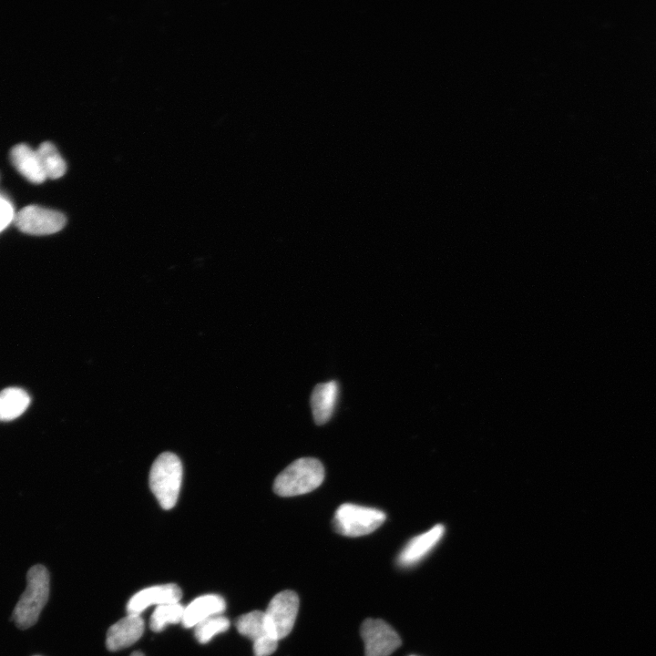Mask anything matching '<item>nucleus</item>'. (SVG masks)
Masks as SVG:
<instances>
[{
  "mask_svg": "<svg viewBox=\"0 0 656 656\" xmlns=\"http://www.w3.org/2000/svg\"><path fill=\"white\" fill-rule=\"evenodd\" d=\"M49 595V573L42 565L31 567L26 574V588L20 596L11 620L20 630L33 626L38 620Z\"/></svg>",
  "mask_w": 656,
  "mask_h": 656,
  "instance_id": "1",
  "label": "nucleus"
},
{
  "mask_svg": "<svg viewBox=\"0 0 656 656\" xmlns=\"http://www.w3.org/2000/svg\"><path fill=\"white\" fill-rule=\"evenodd\" d=\"M324 467L313 457L298 458L275 478L273 491L280 497H294L317 488L324 479Z\"/></svg>",
  "mask_w": 656,
  "mask_h": 656,
  "instance_id": "2",
  "label": "nucleus"
},
{
  "mask_svg": "<svg viewBox=\"0 0 656 656\" xmlns=\"http://www.w3.org/2000/svg\"><path fill=\"white\" fill-rule=\"evenodd\" d=\"M182 482V465L171 452L160 454L149 472V487L163 509H171L177 503Z\"/></svg>",
  "mask_w": 656,
  "mask_h": 656,
  "instance_id": "3",
  "label": "nucleus"
},
{
  "mask_svg": "<svg viewBox=\"0 0 656 656\" xmlns=\"http://www.w3.org/2000/svg\"><path fill=\"white\" fill-rule=\"evenodd\" d=\"M385 519V513L378 508L344 503L335 510L332 525L338 534L361 537L376 530Z\"/></svg>",
  "mask_w": 656,
  "mask_h": 656,
  "instance_id": "4",
  "label": "nucleus"
},
{
  "mask_svg": "<svg viewBox=\"0 0 656 656\" xmlns=\"http://www.w3.org/2000/svg\"><path fill=\"white\" fill-rule=\"evenodd\" d=\"M299 610V598L292 590H282L270 601L264 611L268 634L278 641L292 630Z\"/></svg>",
  "mask_w": 656,
  "mask_h": 656,
  "instance_id": "5",
  "label": "nucleus"
},
{
  "mask_svg": "<svg viewBox=\"0 0 656 656\" xmlns=\"http://www.w3.org/2000/svg\"><path fill=\"white\" fill-rule=\"evenodd\" d=\"M14 224L22 232L30 235H48L61 231L67 219L60 211L28 205L15 212Z\"/></svg>",
  "mask_w": 656,
  "mask_h": 656,
  "instance_id": "6",
  "label": "nucleus"
},
{
  "mask_svg": "<svg viewBox=\"0 0 656 656\" xmlns=\"http://www.w3.org/2000/svg\"><path fill=\"white\" fill-rule=\"evenodd\" d=\"M360 633L365 656H390L402 643L398 633L379 619L365 620Z\"/></svg>",
  "mask_w": 656,
  "mask_h": 656,
  "instance_id": "7",
  "label": "nucleus"
},
{
  "mask_svg": "<svg viewBox=\"0 0 656 656\" xmlns=\"http://www.w3.org/2000/svg\"><path fill=\"white\" fill-rule=\"evenodd\" d=\"M182 592L174 583L157 585L141 589L133 595L127 603V613H140L152 605H162L179 602Z\"/></svg>",
  "mask_w": 656,
  "mask_h": 656,
  "instance_id": "8",
  "label": "nucleus"
},
{
  "mask_svg": "<svg viewBox=\"0 0 656 656\" xmlns=\"http://www.w3.org/2000/svg\"><path fill=\"white\" fill-rule=\"evenodd\" d=\"M444 534V526L438 524L413 538L401 550L397 559L399 565L407 568L420 562L436 548Z\"/></svg>",
  "mask_w": 656,
  "mask_h": 656,
  "instance_id": "9",
  "label": "nucleus"
},
{
  "mask_svg": "<svg viewBox=\"0 0 656 656\" xmlns=\"http://www.w3.org/2000/svg\"><path fill=\"white\" fill-rule=\"evenodd\" d=\"M145 623L140 615L128 614L108 630L106 646L108 651H117L131 646L140 639Z\"/></svg>",
  "mask_w": 656,
  "mask_h": 656,
  "instance_id": "10",
  "label": "nucleus"
},
{
  "mask_svg": "<svg viewBox=\"0 0 656 656\" xmlns=\"http://www.w3.org/2000/svg\"><path fill=\"white\" fill-rule=\"evenodd\" d=\"M226 609L224 599L217 594L202 595L184 608L181 623L184 628L195 627L204 620L220 615Z\"/></svg>",
  "mask_w": 656,
  "mask_h": 656,
  "instance_id": "11",
  "label": "nucleus"
},
{
  "mask_svg": "<svg viewBox=\"0 0 656 656\" xmlns=\"http://www.w3.org/2000/svg\"><path fill=\"white\" fill-rule=\"evenodd\" d=\"M10 159L14 167L27 180L41 183L47 179L36 149H33L27 144L20 143L14 146L10 150Z\"/></svg>",
  "mask_w": 656,
  "mask_h": 656,
  "instance_id": "12",
  "label": "nucleus"
},
{
  "mask_svg": "<svg viewBox=\"0 0 656 656\" xmlns=\"http://www.w3.org/2000/svg\"><path fill=\"white\" fill-rule=\"evenodd\" d=\"M339 395V385L334 380L315 385L311 395V408L317 425L327 423L332 417Z\"/></svg>",
  "mask_w": 656,
  "mask_h": 656,
  "instance_id": "13",
  "label": "nucleus"
},
{
  "mask_svg": "<svg viewBox=\"0 0 656 656\" xmlns=\"http://www.w3.org/2000/svg\"><path fill=\"white\" fill-rule=\"evenodd\" d=\"M30 396L19 387H7L0 392V420L11 421L20 416L30 405Z\"/></svg>",
  "mask_w": 656,
  "mask_h": 656,
  "instance_id": "14",
  "label": "nucleus"
},
{
  "mask_svg": "<svg viewBox=\"0 0 656 656\" xmlns=\"http://www.w3.org/2000/svg\"><path fill=\"white\" fill-rule=\"evenodd\" d=\"M36 151L46 178L55 179L64 175L67 164L52 142L45 141L41 143Z\"/></svg>",
  "mask_w": 656,
  "mask_h": 656,
  "instance_id": "15",
  "label": "nucleus"
},
{
  "mask_svg": "<svg viewBox=\"0 0 656 656\" xmlns=\"http://www.w3.org/2000/svg\"><path fill=\"white\" fill-rule=\"evenodd\" d=\"M235 625L239 633L251 640L252 642L270 636L265 627L264 611L253 610L243 614L238 618Z\"/></svg>",
  "mask_w": 656,
  "mask_h": 656,
  "instance_id": "16",
  "label": "nucleus"
},
{
  "mask_svg": "<svg viewBox=\"0 0 656 656\" xmlns=\"http://www.w3.org/2000/svg\"><path fill=\"white\" fill-rule=\"evenodd\" d=\"M184 608L179 602L157 606L150 617V630L154 632H160L169 624L181 622Z\"/></svg>",
  "mask_w": 656,
  "mask_h": 656,
  "instance_id": "17",
  "label": "nucleus"
},
{
  "mask_svg": "<svg viewBox=\"0 0 656 656\" xmlns=\"http://www.w3.org/2000/svg\"><path fill=\"white\" fill-rule=\"evenodd\" d=\"M230 624L229 619L224 616H212L194 627L195 638L201 644L208 643L214 636L226 631Z\"/></svg>",
  "mask_w": 656,
  "mask_h": 656,
  "instance_id": "18",
  "label": "nucleus"
},
{
  "mask_svg": "<svg viewBox=\"0 0 656 656\" xmlns=\"http://www.w3.org/2000/svg\"><path fill=\"white\" fill-rule=\"evenodd\" d=\"M15 215V211L12 202L0 194V232L14 221Z\"/></svg>",
  "mask_w": 656,
  "mask_h": 656,
  "instance_id": "19",
  "label": "nucleus"
},
{
  "mask_svg": "<svg viewBox=\"0 0 656 656\" xmlns=\"http://www.w3.org/2000/svg\"><path fill=\"white\" fill-rule=\"evenodd\" d=\"M278 641L271 636H265L253 642L254 656H270L277 649Z\"/></svg>",
  "mask_w": 656,
  "mask_h": 656,
  "instance_id": "20",
  "label": "nucleus"
},
{
  "mask_svg": "<svg viewBox=\"0 0 656 656\" xmlns=\"http://www.w3.org/2000/svg\"><path fill=\"white\" fill-rule=\"evenodd\" d=\"M130 656H144V654L140 651H134Z\"/></svg>",
  "mask_w": 656,
  "mask_h": 656,
  "instance_id": "21",
  "label": "nucleus"
}]
</instances>
